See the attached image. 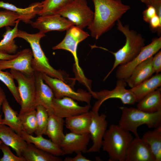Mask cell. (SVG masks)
<instances>
[{
    "label": "cell",
    "instance_id": "7402d4cb",
    "mask_svg": "<svg viewBox=\"0 0 161 161\" xmlns=\"http://www.w3.org/2000/svg\"><path fill=\"white\" fill-rule=\"evenodd\" d=\"M65 119V126L71 132L80 134H89L91 121L90 112Z\"/></svg>",
    "mask_w": 161,
    "mask_h": 161
},
{
    "label": "cell",
    "instance_id": "8992f818",
    "mask_svg": "<svg viewBox=\"0 0 161 161\" xmlns=\"http://www.w3.org/2000/svg\"><path fill=\"white\" fill-rule=\"evenodd\" d=\"M66 31L63 39L58 44L53 47L52 49L65 50L72 53L75 61L76 79L85 85L87 89H89L91 86V82L85 77L79 66L77 55V49L78 44L88 37L89 35L75 26H73Z\"/></svg>",
    "mask_w": 161,
    "mask_h": 161
},
{
    "label": "cell",
    "instance_id": "7a4b0ae2",
    "mask_svg": "<svg viewBox=\"0 0 161 161\" xmlns=\"http://www.w3.org/2000/svg\"><path fill=\"white\" fill-rule=\"evenodd\" d=\"M130 132L118 124H112L104 135L102 147L109 161H125L126 152L133 139Z\"/></svg>",
    "mask_w": 161,
    "mask_h": 161
},
{
    "label": "cell",
    "instance_id": "d4e9b609",
    "mask_svg": "<svg viewBox=\"0 0 161 161\" xmlns=\"http://www.w3.org/2000/svg\"><path fill=\"white\" fill-rule=\"evenodd\" d=\"M161 85V74L156 73L130 89L138 102L145 96L157 89Z\"/></svg>",
    "mask_w": 161,
    "mask_h": 161
},
{
    "label": "cell",
    "instance_id": "e0dca14e",
    "mask_svg": "<svg viewBox=\"0 0 161 161\" xmlns=\"http://www.w3.org/2000/svg\"><path fill=\"white\" fill-rule=\"evenodd\" d=\"M125 161H155L149 146L140 137L133 139L127 149Z\"/></svg>",
    "mask_w": 161,
    "mask_h": 161
},
{
    "label": "cell",
    "instance_id": "277c9868",
    "mask_svg": "<svg viewBox=\"0 0 161 161\" xmlns=\"http://www.w3.org/2000/svg\"><path fill=\"white\" fill-rule=\"evenodd\" d=\"M45 36L44 33L40 31L35 34H30L18 30L17 37L23 39L30 44L33 54L31 66L35 71L44 74L66 82L62 72L55 69L50 65L41 47L40 41Z\"/></svg>",
    "mask_w": 161,
    "mask_h": 161
},
{
    "label": "cell",
    "instance_id": "484cf974",
    "mask_svg": "<svg viewBox=\"0 0 161 161\" xmlns=\"http://www.w3.org/2000/svg\"><path fill=\"white\" fill-rule=\"evenodd\" d=\"M2 107L4 118L2 119L1 124L8 126L20 135L21 131L24 129L18 114L10 106L6 98L4 101Z\"/></svg>",
    "mask_w": 161,
    "mask_h": 161
},
{
    "label": "cell",
    "instance_id": "d6986e66",
    "mask_svg": "<svg viewBox=\"0 0 161 161\" xmlns=\"http://www.w3.org/2000/svg\"><path fill=\"white\" fill-rule=\"evenodd\" d=\"M6 125L0 124V139L5 145L11 147L16 155L22 156V153L27 143L19 135Z\"/></svg>",
    "mask_w": 161,
    "mask_h": 161
},
{
    "label": "cell",
    "instance_id": "d590c367",
    "mask_svg": "<svg viewBox=\"0 0 161 161\" xmlns=\"http://www.w3.org/2000/svg\"><path fill=\"white\" fill-rule=\"evenodd\" d=\"M0 150L3 153V156L0 158V161H26L23 157L14 154L10 150L9 146L3 143L0 145Z\"/></svg>",
    "mask_w": 161,
    "mask_h": 161
},
{
    "label": "cell",
    "instance_id": "60d3db41",
    "mask_svg": "<svg viewBox=\"0 0 161 161\" xmlns=\"http://www.w3.org/2000/svg\"><path fill=\"white\" fill-rule=\"evenodd\" d=\"M17 52L14 54H9L0 52V60H8L13 59L17 55Z\"/></svg>",
    "mask_w": 161,
    "mask_h": 161
},
{
    "label": "cell",
    "instance_id": "b9f144b4",
    "mask_svg": "<svg viewBox=\"0 0 161 161\" xmlns=\"http://www.w3.org/2000/svg\"><path fill=\"white\" fill-rule=\"evenodd\" d=\"M6 98V95L4 90L0 87V110L1 106H2L4 101ZM2 119L0 111V124Z\"/></svg>",
    "mask_w": 161,
    "mask_h": 161
},
{
    "label": "cell",
    "instance_id": "f1b7e54d",
    "mask_svg": "<svg viewBox=\"0 0 161 161\" xmlns=\"http://www.w3.org/2000/svg\"><path fill=\"white\" fill-rule=\"evenodd\" d=\"M26 161H62L58 156H54L42 150L33 144L27 143L22 153Z\"/></svg>",
    "mask_w": 161,
    "mask_h": 161
},
{
    "label": "cell",
    "instance_id": "6da1fadb",
    "mask_svg": "<svg viewBox=\"0 0 161 161\" xmlns=\"http://www.w3.org/2000/svg\"><path fill=\"white\" fill-rule=\"evenodd\" d=\"M94 6L93 21L88 27L91 36L98 39L110 30L116 22L130 9L122 0H92Z\"/></svg>",
    "mask_w": 161,
    "mask_h": 161
},
{
    "label": "cell",
    "instance_id": "8fae6325",
    "mask_svg": "<svg viewBox=\"0 0 161 161\" xmlns=\"http://www.w3.org/2000/svg\"><path fill=\"white\" fill-rule=\"evenodd\" d=\"M161 48V37L153 39L150 43L142 48L138 54L132 60L119 65L116 74L117 79L126 80L137 66L148 58L153 56Z\"/></svg>",
    "mask_w": 161,
    "mask_h": 161
},
{
    "label": "cell",
    "instance_id": "836d02e7",
    "mask_svg": "<svg viewBox=\"0 0 161 161\" xmlns=\"http://www.w3.org/2000/svg\"><path fill=\"white\" fill-rule=\"evenodd\" d=\"M12 75L10 72L0 70V80L7 86L15 100L20 105L21 100L20 95Z\"/></svg>",
    "mask_w": 161,
    "mask_h": 161
},
{
    "label": "cell",
    "instance_id": "44dd1931",
    "mask_svg": "<svg viewBox=\"0 0 161 161\" xmlns=\"http://www.w3.org/2000/svg\"><path fill=\"white\" fill-rule=\"evenodd\" d=\"M153 56L148 58L137 66L125 80L126 83L131 88L137 86L150 78L155 73L152 65Z\"/></svg>",
    "mask_w": 161,
    "mask_h": 161
},
{
    "label": "cell",
    "instance_id": "5b68a950",
    "mask_svg": "<svg viewBox=\"0 0 161 161\" xmlns=\"http://www.w3.org/2000/svg\"><path fill=\"white\" fill-rule=\"evenodd\" d=\"M121 115L118 125L132 133L136 137H139L137 129L140 126L146 125L150 128L161 126V111L153 113L142 111L133 107H119Z\"/></svg>",
    "mask_w": 161,
    "mask_h": 161
},
{
    "label": "cell",
    "instance_id": "ab89813d",
    "mask_svg": "<svg viewBox=\"0 0 161 161\" xmlns=\"http://www.w3.org/2000/svg\"><path fill=\"white\" fill-rule=\"evenodd\" d=\"M82 152H79L77 153L76 155L73 157H67L64 160V161H90V160L83 156Z\"/></svg>",
    "mask_w": 161,
    "mask_h": 161
},
{
    "label": "cell",
    "instance_id": "7c38bea8",
    "mask_svg": "<svg viewBox=\"0 0 161 161\" xmlns=\"http://www.w3.org/2000/svg\"><path fill=\"white\" fill-rule=\"evenodd\" d=\"M91 121L89 128V134L93 144L88 149L87 153L99 152L102 147L103 138L106 130L108 122L105 114L99 115L98 111H90Z\"/></svg>",
    "mask_w": 161,
    "mask_h": 161
},
{
    "label": "cell",
    "instance_id": "4fadbf2b",
    "mask_svg": "<svg viewBox=\"0 0 161 161\" xmlns=\"http://www.w3.org/2000/svg\"><path fill=\"white\" fill-rule=\"evenodd\" d=\"M30 24L33 27L44 33L52 31L66 30L74 26L71 22L57 13L40 16L35 21H31Z\"/></svg>",
    "mask_w": 161,
    "mask_h": 161
},
{
    "label": "cell",
    "instance_id": "ffe728a7",
    "mask_svg": "<svg viewBox=\"0 0 161 161\" xmlns=\"http://www.w3.org/2000/svg\"><path fill=\"white\" fill-rule=\"evenodd\" d=\"M27 143H31L37 148L57 156L65 155L60 146L51 140L46 139L42 135L35 137L29 134L24 130L20 134Z\"/></svg>",
    "mask_w": 161,
    "mask_h": 161
},
{
    "label": "cell",
    "instance_id": "9a60e30c",
    "mask_svg": "<svg viewBox=\"0 0 161 161\" xmlns=\"http://www.w3.org/2000/svg\"><path fill=\"white\" fill-rule=\"evenodd\" d=\"M14 58L8 60H0V70L10 69L20 71L27 75L34 74L31 62L33 58L32 50L25 49L17 52Z\"/></svg>",
    "mask_w": 161,
    "mask_h": 161
},
{
    "label": "cell",
    "instance_id": "cb8c5ba5",
    "mask_svg": "<svg viewBox=\"0 0 161 161\" xmlns=\"http://www.w3.org/2000/svg\"><path fill=\"white\" fill-rule=\"evenodd\" d=\"M65 120L53 113L49 115L45 135L53 142L59 145L64 135V126Z\"/></svg>",
    "mask_w": 161,
    "mask_h": 161
},
{
    "label": "cell",
    "instance_id": "5bb4252c",
    "mask_svg": "<svg viewBox=\"0 0 161 161\" xmlns=\"http://www.w3.org/2000/svg\"><path fill=\"white\" fill-rule=\"evenodd\" d=\"M90 108V104L80 106L73 99L66 97H54L52 105L53 113L63 118L88 112Z\"/></svg>",
    "mask_w": 161,
    "mask_h": 161
},
{
    "label": "cell",
    "instance_id": "f546056e",
    "mask_svg": "<svg viewBox=\"0 0 161 161\" xmlns=\"http://www.w3.org/2000/svg\"><path fill=\"white\" fill-rule=\"evenodd\" d=\"M20 21L19 19L16 21L13 29L9 26L6 27V32L3 38L0 41V52L9 54L16 53L18 47L14 39L17 37L18 26Z\"/></svg>",
    "mask_w": 161,
    "mask_h": 161
},
{
    "label": "cell",
    "instance_id": "7bdbcfd3",
    "mask_svg": "<svg viewBox=\"0 0 161 161\" xmlns=\"http://www.w3.org/2000/svg\"><path fill=\"white\" fill-rule=\"evenodd\" d=\"M143 3L145 4L147 6L153 5L155 3L161 1V0H140Z\"/></svg>",
    "mask_w": 161,
    "mask_h": 161
},
{
    "label": "cell",
    "instance_id": "f35d334b",
    "mask_svg": "<svg viewBox=\"0 0 161 161\" xmlns=\"http://www.w3.org/2000/svg\"><path fill=\"white\" fill-rule=\"evenodd\" d=\"M149 23L151 30H156L159 32V33L161 32V19L157 15L151 19Z\"/></svg>",
    "mask_w": 161,
    "mask_h": 161
},
{
    "label": "cell",
    "instance_id": "e575fe53",
    "mask_svg": "<svg viewBox=\"0 0 161 161\" xmlns=\"http://www.w3.org/2000/svg\"><path fill=\"white\" fill-rule=\"evenodd\" d=\"M18 19H19V15L15 12L6 10L0 11V28L15 26Z\"/></svg>",
    "mask_w": 161,
    "mask_h": 161
},
{
    "label": "cell",
    "instance_id": "8d00e7d4",
    "mask_svg": "<svg viewBox=\"0 0 161 161\" xmlns=\"http://www.w3.org/2000/svg\"><path fill=\"white\" fill-rule=\"evenodd\" d=\"M142 14L144 21L149 23L151 19L156 15V10L153 6H148L143 11Z\"/></svg>",
    "mask_w": 161,
    "mask_h": 161
},
{
    "label": "cell",
    "instance_id": "ba28073f",
    "mask_svg": "<svg viewBox=\"0 0 161 161\" xmlns=\"http://www.w3.org/2000/svg\"><path fill=\"white\" fill-rule=\"evenodd\" d=\"M56 13L66 18L75 26L83 30L91 24L94 12L86 0H75Z\"/></svg>",
    "mask_w": 161,
    "mask_h": 161
},
{
    "label": "cell",
    "instance_id": "30bf717a",
    "mask_svg": "<svg viewBox=\"0 0 161 161\" xmlns=\"http://www.w3.org/2000/svg\"><path fill=\"white\" fill-rule=\"evenodd\" d=\"M42 75L44 81L53 91L55 97L60 98L68 97L90 104L92 96L89 92L81 89L75 91L60 79L51 77L44 73H42Z\"/></svg>",
    "mask_w": 161,
    "mask_h": 161
},
{
    "label": "cell",
    "instance_id": "52a82bcc",
    "mask_svg": "<svg viewBox=\"0 0 161 161\" xmlns=\"http://www.w3.org/2000/svg\"><path fill=\"white\" fill-rule=\"evenodd\" d=\"M10 72L18 83L17 87L21 100V108L19 114L35 109L37 104L34 74L27 75L11 69Z\"/></svg>",
    "mask_w": 161,
    "mask_h": 161
},
{
    "label": "cell",
    "instance_id": "74e56055",
    "mask_svg": "<svg viewBox=\"0 0 161 161\" xmlns=\"http://www.w3.org/2000/svg\"><path fill=\"white\" fill-rule=\"evenodd\" d=\"M152 65L155 73H159L161 71V51L157 52L154 57L153 56Z\"/></svg>",
    "mask_w": 161,
    "mask_h": 161
},
{
    "label": "cell",
    "instance_id": "2e32d148",
    "mask_svg": "<svg viewBox=\"0 0 161 161\" xmlns=\"http://www.w3.org/2000/svg\"><path fill=\"white\" fill-rule=\"evenodd\" d=\"M90 139L89 134H80L70 132L64 134L59 146L65 155L79 152L86 153Z\"/></svg>",
    "mask_w": 161,
    "mask_h": 161
},
{
    "label": "cell",
    "instance_id": "83f0119b",
    "mask_svg": "<svg viewBox=\"0 0 161 161\" xmlns=\"http://www.w3.org/2000/svg\"><path fill=\"white\" fill-rule=\"evenodd\" d=\"M141 139L149 147L155 161H161V126L155 128L153 131H146Z\"/></svg>",
    "mask_w": 161,
    "mask_h": 161
},
{
    "label": "cell",
    "instance_id": "ac0fdd59",
    "mask_svg": "<svg viewBox=\"0 0 161 161\" xmlns=\"http://www.w3.org/2000/svg\"><path fill=\"white\" fill-rule=\"evenodd\" d=\"M37 106L41 105L45 107L49 114L53 113L52 105L55 97L51 89L44 83L42 73L35 71Z\"/></svg>",
    "mask_w": 161,
    "mask_h": 161
},
{
    "label": "cell",
    "instance_id": "ee69618b",
    "mask_svg": "<svg viewBox=\"0 0 161 161\" xmlns=\"http://www.w3.org/2000/svg\"><path fill=\"white\" fill-rule=\"evenodd\" d=\"M2 143H3L2 141L1 140H0V145Z\"/></svg>",
    "mask_w": 161,
    "mask_h": 161
},
{
    "label": "cell",
    "instance_id": "d6a6232c",
    "mask_svg": "<svg viewBox=\"0 0 161 161\" xmlns=\"http://www.w3.org/2000/svg\"><path fill=\"white\" fill-rule=\"evenodd\" d=\"M35 109L37 128L35 133L36 136L43 135L45 134L49 113L47 109L41 105H37Z\"/></svg>",
    "mask_w": 161,
    "mask_h": 161
},
{
    "label": "cell",
    "instance_id": "603a6c76",
    "mask_svg": "<svg viewBox=\"0 0 161 161\" xmlns=\"http://www.w3.org/2000/svg\"><path fill=\"white\" fill-rule=\"evenodd\" d=\"M15 12L19 16V20L26 24H30L31 19L35 17L41 9V2L32 4L27 7L21 8L3 1H0V8Z\"/></svg>",
    "mask_w": 161,
    "mask_h": 161
},
{
    "label": "cell",
    "instance_id": "9c48e42d",
    "mask_svg": "<svg viewBox=\"0 0 161 161\" xmlns=\"http://www.w3.org/2000/svg\"><path fill=\"white\" fill-rule=\"evenodd\" d=\"M126 86L125 80L118 79L116 87L112 90H103L99 92H93L92 95L97 100L95 103L92 110L98 111L103 103L111 98L119 99L125 104L132 105L137 102L130 89L126 88Z\"/></svg>",
    "mask_w": 161,
    "mask_h": 161
},
{
    "label": "cell",
    "instance_id": "4316f807",
    "mask_svg": "<svg viewBox=\"0 0 161 161\" xmlns=\"http://www.w3.org/2000/svg\"><path fill=\"white\" fill-rule=\"evenodd\" d=\"M138 102L136 108L143 112L153 113L161 111L160 88L148 94Z\"/></svg>",
    "mask_w": 161,
    "mask_h": 161
},
{
    "label": "cell",
    "instance_id": "1f68e13d",
    "mask_svg": "<svg viewBox=\"0 0 161 161\" xmlns=\"http://www.w3.org/2000/svg\"><path fill=\"white\" fill-rule=\"evenodd\" d=\"M36 109L18 114L24 130L28 134L32 135L35 133L37 128Z\"/></svg>",
    "mask_w": 161,
    "mask_h": 161
},
{
    "label": "cell",
    "instance_id": "3957f363",
    "mask_svg": "<svg viewBox=\"0 0 161 161\" xmlns=\"http://www.w3.org/2000/svg\"><path fill=\"white\" fill-rule=\"evenodd\" d=\"M117 22V29L125 36L126 42L124 45L116 52L109 51L114 55V61L112 68L104 80L118 66L127 63L134 58L145 46V39L140 34L130 30L129 25H123L120 19Z\"/></svg>",
    "mask_w": 161,
    "mask_h": 161
},
{
    "label": "cell",
    "instance_id": "4dcf8cb0",
    "mask_svg": "<svg viewBox=\"0 0 161 161\" xmlns=\"http://www.w3.org/2000/svg\"><path fill=\"white\" fill-rule=\"evenodd\" d=\"M75 0H44L41 2V9L38 14L41 16L56 13Z\"/></svg>",
    "mask_w": 161,
    "mask_h": 161
}]
</instances>
